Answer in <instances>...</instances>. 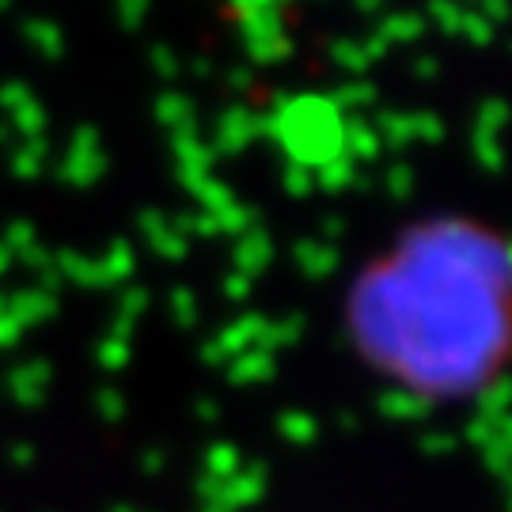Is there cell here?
Masks as SVG:
<instances>
[{"instance_id": "1", "label": "cell", "mask_w": 512, "mask_h": 512, "mask_svg": "<svg viewBox=\"0 0 512 512\" xmlns=\"http://www.w3.org/2000/svg\"><path fill=\"white\" fill-rule=\"evenodd\" d=\"M338 327L353 361L399 399H486L512 353L509 239L471 213L406 220L346 281Z\"/></svg>"}]
</instances>
